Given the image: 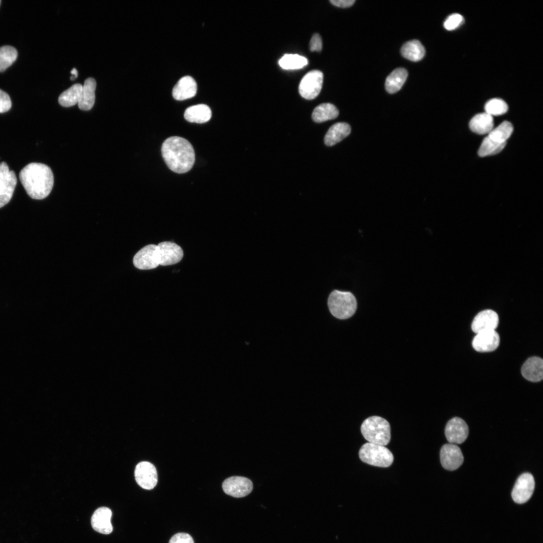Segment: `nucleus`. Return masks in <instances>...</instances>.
Segmentation results:
<instances>
[{"label":"nucleus","instance_id":"obj_1","mask_svg":"<svg viewBox=\"0 0 543 543\" xmlns=\"http://www.w3.org/2000/svg\"><path fill=\"white\" fill-rule=\"evenodd\" d=\"M19 179L27 194L32 199L42 200L52 191L54 176L47 165L33 162L27 164L20 172Z\"/></svg>","mask_w":543,"mask_h":543},{"label":"nucleus","instance_id":"obj_2","mask_svg":"<svg viewBox=\"0 0 543 543\" xmlns=\"http://www.w3.org/2000/svg\"><path fill=\"white\" fill-rule=\"evenodd\" d=\"M161 153L169 168L177 173L189 171L195 161L192 144L187 140L178 136L166 139L162 145Z\"/></svg>","mask_w":543,"mask_h":543},{"label":"nucleus","instance_id":"obj_3","mask_svg":"<svg viewBox=\"0 0 543 543\" xmlns=\"http://www.w3.org/2000/svg\"><path fill=\"white\" fill-rule=\"evenodd\" d=\"M360 430L363 436L369 442L385 446L390 442V424L381 417L373 416L367 418L363 422Z\"/></svg>","mask_w":543,"mask_h":543},{"label":"nucleus","instance_id":"obj_4","mask_svg":"<svg viewBox=\"0 0 543 543\" xmlns=\"http://www.w3.org/2000/svg\"><path fill=\"white\" fill-rule=\"evenodd\" d=\"M327 306L332 316L343 320L350 318L354 314L357 302L351 292L334 290L329 295Z\"/></svg>","mask_w":543,"mask_h":543},{"label":"nucleus","instance_id":"obj_5","mask_svg":"<svg viewBox=\"0 0 543 543\" xmlns=\"http://www.w3.org/2000/svg\"><path fill=\"white\" fill-rule=\"evenodd\" d=\"M358 455L363 462L379 467H388L394 460L392 453L386 447L371 442L363 445Z\"/></svg>","mask_w":543,"mask_h":543},{"label":"nucleus","instance_id":"obj_6","mask_svg":"<svg viewBox=\"0 0 543 543\" xmlns=\"http://www.w3.org/2000/svg\"><path fill=\"white\" fill-rule=\"evenodd\" d=\"M323 74L318 70H313L306 73L299 85V92L307 100L315 99L320 93L323 83Z\"/></svg>","mask_w":543,"mask_h":543},{"label":"nucleus","instance_id":"obj_7","mask_svg":"<svg viewBox=\"0 0 543 543\" xmlns=\"http://www.w3.org/2000/svg\"><path fill=\"white\" fill-rule=\"evenodd\" d=\"M17 183L15 173L5 162L0 163V208L11 200Z\"/></svg>","mask_w":543,"mask_h":543},{"label":"nucleus","instance_id":"obj_8","mask_svg":"<svg viewBox=\"0 0 543 543\" xmlns=\"http://www.w3.org/2000/svg\"><path fill=\"white\" fill-rule=\"evenodd\" d=\"M535 487L533 476L529 473L521 474L517 479L511 493L513 501L518 504L527 502L531 497Z\"/></svg>","mask_w":543,"mask_h":543},{"label":"nucleus","instance_id":"obj_9","mask_svg":"<svg viewBox=\"0 0 543 543\" xmlns=\"http://www.w3.org/2000/svg\"><path fill=\"white\" fill-rule=\"evenodd\" d=\"M134 266L140 269H150L160 265L157 245L149 244L139 250L133 259Z\"/></svg>","mask_w":543,"mask_h":543},{"label":"nucleus","instance_id":"obj_10","mask_svg":"<svg viewBox=\"0 0 543 543\" xmlns=\"http://www.w3.org/2000/svg\"><path fill=\"white\" fill-rule=\"evenodd\" d=\"M224 492L236 498L243 497L248 495L253 489L251 481L241 476H232L225 479L222 483Z\"/></svg>","mask_w":543,"mask_h":543},{"label":"nucleus","instance_id":"obj_11","mask_svg":"<svg viewBox=\"0 0 543 543\" xmlns=\"http://www.w3.org/2000/svg\"><path fill=\"white\" fill-rule=\"evenodd\" d=\"M134 475L137 484L144 489H152L157 484L156 469L148 462L139 463L135 468Z\"/></svg>","mask_w":543,"mask_h":543},{"label":"nucleus","instance_id":"obj_12","mask_svg":"<svg viewBox=\"0 0 543 543\" xmlns=\"http://www.w3.org/2000/svg\"><path fill=\"white\" fill-rule=\"evenodd\" d=\"M440 459L442 466L445 469L454 471L463 464L464 457L460 448L455 444H444L440 451Z\"/></svg>","mask_w":543,"mask_h":543},{"label":"nucleus","instance_id":"obj_13","mask_svg":"<svg viewBox=\"0 0 543 543\" xmlns=\"http://www.w3.org/2000/svg\"><path fill=\"white\" fill-rule=\"evenodd\" d=\"M445 434L450 443L461 444L464 442L469 434V427L462 418L454 417L447 423Z\"/></svg>","mask_w":543,"mask_h":543},{"label":"nucleus","instance_id":"obj_14","mask_svg":"<svg viewBox=\"0 0 543 543\" xmlns=\"http://www.w3.org/2000/svg\"><path fill=\"white\" fill-rule=\"evenodd\" d=\"M160 265L166 266L179 262L184 252L182 248L175 243L163 241L157 245Z\"/></svg>","mask_w":543,"mask_h":543},{"label":"nucleus","instance_id":"obj_15","mask_svg":"<svg viewBox=\"0 0 543 543\" xmlns=\"http://www.w3.org/2000/svg\"><path fill=\"white\" fill-rule=\"evenodd\" d=\"M499 323L498 315L492 310L488 309L479 312L474 318L472 329L476 334L490 330H495Z\"/></svg>","mask_w":543,"mask_h":543},{"label":"nucleus","instance_id":"obj_16","mask_svg":"<svg viewBox=\"0 0 543 543\" xmlns=\"http://www.w3.org/2000/svg\"><path fill=\"white\" fill-rule=\"evenodd\" d=\"M500 342L499 335L495 330L476 334L472 341L473 348L479 352H490L495 350Z\"/></svg>","mask_w":543,"mask_h":543},{"label":"nucleus","instance_id":"obj_17","mask_svg":"<svg viewBox=\"0 0 543 543\" xmlns=\"http://www.w3.org/2000/svg\"><path fill=\"white\" fill-rule=\"evenodd\" d=\"M112 512L106 507L98 508L94 512L91 518V524L93 529L101 533L108 534L113 531L111 522Z\"/></svg>","mask_w":543,"mask_h":543},{"label":"nucleus","instance_id":"obj_18","mask_svg":"<svg viewBox=\"0 0 543 543\" xmlns=\"http://www.w3.org/2000/svg\"><path fill=\"white\" fill-rule=\"evenodd\" d=\"M197 85L195 79L190 76L181 78L172 89L174 99L183 101L194 97L197 93Z\"/></svg>","mask_w":543,"mask_h":543},{"label":"nucleus","instance_id":"obj_19","mask_svg":"<svg viewBox=\"0 0 543 543\" xmlns=\"http://www.w3.org/2000/svg\"><path fill=\"white\" fill-rule=\"evenodd\" d=\"M521 374L529 381L537 382L543 378V360L537 356L529 358L522 365Z\"/></svg>","mask_w":543,"mask_h":543},{"label":"nucleus","instance_id":"obj_20","mask_svg":"<svg viewBox=\"0 0 543 543\" xmlns=\"http://www.w3.org/2000/svg\"><path fill=\"white\" fill-rule=\"evenodd\" d=\"M96 88V81L93 78H88L84 81L77 104L79 109L88 111L93 108L95 102Z\"/></svg>","mask_w":543,"mask_h":543},{"label":"nucleus","instance_id":"obj_21","mask_svg":"<svg viewBox=\"0 0 543 543\" xmlns=\"http://www.w3.org/2000/svg\"><path fill=\"white\" fill-rule=\"evenodd\" d=\"M350 126L344 122H338L332 125L324 137V143L332 146L341 141L350 133Z\"/></svg>","mask_w":543,"mask_h":543},{"label":"nucleus","instance_id":"obj_22","mask_svg":"<svg viewBox=\"0 0 543 543\" xmlns=\"http://www.w3.org/2000/svg\"><path fill=\"white\" fill-rule=\"evenodd\" d=\"M211 116L210 108L205 104L190 107L186 110L184 113V117L188 121L200 124L208 122Z\"/></svg>","mask_w":543,"mask_h":543},{"label":"nucleus","instance_id":"obj_23","mask_svg":"<svg viewBox=\"0 0 543 543\" xmlns=\"http://www.w3.org/2000/svg\"><path fill=\"white\" fill-rule=\"evenodd\" d=\"M493 117L485 112L476 115L469 123L470 129L480 135L489 134L493 129Z\"/></svg>","mask_w":543,"mask_h":543},{"label":"nucleus","instance_id":"obj_24","mask_svg":"<svg viewBox=\"0 0 543 543\" xmlns=\"http://www.w3.org/2000/svg\"><path fill=\"white\" fill-rule=\"evenodd\" d=\"M408 76L407 71L403 68L394 69L387 77L385 88L390 94L399 91L405 83Z\"/></svg>","mask_w":543,"mask_h":543},{"label":"nucleus","instance_id":"obj_25","mask_svg":"<svg viewBox=\"0 0 543 543\" xmlns=\"http://www.w3.org/2000/svg\"><path fill=\"white\" fill-rule=\"evenodd\" d=\"M401 53L405 58L412 61H418L425 55V50L420 41L412 40L405 43L401 47Z\"/></svg>","mask_w":543,"mask_h":543},{"label":"nucleus","instance_id":"obj_26","mask_svg":"<svg viewBox=\"0 0 543 543\" xmlns=\"http://www.w3.org/2000/svg\"><path fill=\"white\" fill-rule=\"evenodd\" d=\"M338 114V110L334 105L330 103H323L314 109L312 118L314 122L321 123L335 119Z\"/></svg>","mask_w":543,"mask_h":543},{"label":"nucleus","instance_id":"obj_27","mask_svg":"<svg viewBox=\"0 0 543 543\" xmlns=\"http://www.w3.org/2000/svg\"><path fill=\"white\" fill-rule=\"evenodd\" d=\"M82 85L74 84L63 92L58 98V102L64 107H70L78 104L80 99Z\"/></svg>","mask_w":543,"mask_h":543},{"label":"nucleus","instance_id":"obj_28","mask_svg":"<svg viewBox=\"0 0 543 543\" xmlns=\"http://www.w3.org/2000/svg\"><path fill=\"white\" fill-rule=\"evenodd\" d=\"M513 130L512 125L508 121H504L495 129H493L487 136L491 139L499 143H506Z\"/></svg>","mask_w":543,"mask_h":543},{"label":"nucleus","instance_id":"obj_29","mask_svg":"<svg viewBox=\"0 0 543 543\" xmlns=\"http://www.w3.org/2000/svg\"><path fill=\"white\" fill-rule=\"evenodd\" d=\"M279 65L285 69H300L306 65L307 59L298 54H285L279 61Z\"/></svg>","mask_w":543,"mask_h":543},{"label":"nucleus","instance_id":"obj_30","mask_svg":"<svg viewBox=\"0 0 543 543\" xmlns=\"http://www.w3.org/2000/svg\"><path fill=\"white\" fill-rule=\"evenodd\" d=\"M506 143H499L495 141L488 136L485 137L478 150V155L481 157L495 155L505 147Z\"/></svg>","mask_w":543,"mask_h":543},{"label":"nucleus","instance_id":"obj_31","mask_svg":"<svg viewBox=\"0 0 543 543\" xmlns=\"http://www.w3.org/2000/svg\"><path fill=\"white\" fill-rule=\"evenodd\" d=\"M17 50L11 46L0 47V71H3L10 66L16 60Z\"/></svg>","mask_w":543,"mask_h":543},{"label":"nucleus","instance_id":"obj_32","mask_svg":"<svg viewBox=\"0 0 543 543\" xmlns=\"http://www.w3.org/2000/svg\"><path fill=\"white\" fill-rule=\"evenodd\" d=\"M508 109L506 103L503 100L494 98L489 100L485 105V113L493 116H500L506 113Z\"/></svg>","mask_w":543,"mask_h":543},{"label":"nucleus","instance_id":"obj_33","mask_svg":"<svg viewBox=\"0 0 543 543\" xmlns=\"http://www.w3.org/2000/svg\"><path fill=\"white\" fill-rule=\"evenodd\" d=\"M464 21V18L461 15L455 13L447 17L444 22L443 26L447 30L451 31L459 27Z\"/></svg>","mask_w":543,"mask_h":543},{"label":"nucleus","instance_id":"obj_34","mask_svg":"<svg viewBox=\"0 0 543 543\" xmlns=\"http://www.w3.org/2000/svg\"><path fill=\"white\" fill-rule=\"evenodd\" d=\"M12 102L9 96L0 89V113L8 111L11 108Z\"/></svg>","mask_w":543,"mask_h":543},{"label":"nucleus","instance_id":"obj_35","mask_svg":"<svg viewBox=\"0 0 543 543\" xmlns=\"http://www.w3.org/2000/svg\"><path fill=\"white\" fill-rule=\"evenodd\" d=\"M169 543H194L193 537L188 533L179 532L173 535Z\"/></svg>","mask_w":543,"mask_h":543},{"label":"nucleus","instance_id":"obj_36","mask_svg":"<svg viewBox=\"0 0 543 543\" xmlns=\"http://www.w3.org/2000/svg\"><path fill=\"white\" fill-rule=\"evenodd\" d=\"M309 46L310 50L311 51H320L322 50V40L318 34L316 33L313 35L310 42Z\"/></svg>","mask_w":543,"mask_h":543},{"label":"nucleus","instance_id":"obj_37","mask_svg":"<svg viewBox=\"0 0 543 543\" xmlns=\"http://www.w3.org/2000/svg\"><path fill=\"white\" fill-rule=\"evenodd\" d=\"M333 5L340 8H348L353 5L355 0H330Z\"/></svg>","mask_w":543,"mask_h":543},{"label":"nucleus","instance_id":"obj_38","mask_svg":"<svg viewBox=\"0 0 543 543\" xmlns=\"http://www.w3.org/2000/svg\"><path fill=\"white\" fill-rule=\"evenodd\" d=\"M71 73L73 75V76L70 77L71 80H74L77 77L78 72L77 70L75 68H73L71 70Z\"/></svg>","mask_w":543,"mask_h":543},{"label":"nucleus","instance_id":"obj_39","mask_svg":"<svg viewBox=\"0 0 543 543\" xmlns=\"http://www.w3.org/2000/svg\"><path fill=\"white\" fill-rule=\"evenodd\" d=\"M0 4H1V1H0Z\"/></svg>","mask_w":543,"mask_h":543}]
</instances>
